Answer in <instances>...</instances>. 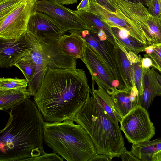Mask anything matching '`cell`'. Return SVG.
I'll return each mask as SVG.
<instances>
[{"mask_svg":"<svg viewBox=\"0 0 161 161\" xmlns=\"http://www.w3.org/2000/svg\"><path fill=\"white\" fill-rule=\"evenodd\" d=\"M91 91L83 69L49 68L34 102L46 122L72 120Z\"/></svg>","mask_w":161,"mask_h":161,"instance_id":"cell-1","label":"cell"},{"mask_svg":"<svg viewBox=\"0 0 161 161\" xmlns=\"http://www.w3.org/2000/svg\"><path fill=\"white\" fill-rule=\"evenodd\" d=\"M27 33L38 40L47 41L57 39L65 32L47 14L34 10L30 18Z\"/></svg>","mask_w":161,"mask_h":161,"instance_id":"cell-11","label":"cell"},{"mask_svg":"<svg viewBox=\"0 0 161 161\" xmlns=\"http://www.w3.org/2000/svg\"><path fill=\"white\" fill-rule=\"evenodd\" d=\"M90 93L72 120L88 133L97 154L106 155L112 159L119 157L126 147L120 128L98 103L92 89Z\"/></svg>","mask_w":161,"mask_h":161,"instance_id":"cell-3","label":"cell"},{"mask_svg":"<svg viewBox=\"0 0 161 161\" xmlns=\"http://www.w3.org/2000/svg\"><path fill=\"white\" fill-rule=\"evenodd\" d=\"M63 159L57 154L53 152L51 153H45L39 157L30 159L29 161H63Z\"/></svg>","mask_w":161,"mask_h":161,"instance_id":"cell-28","label":"cell"},{"mask_svg":"<svg viewBox=\"0 0 161 161\" xmlns=\"http://www.w3.org/2000/svg\"><path fill=\"white\" fill-rule=\"evenodd\" d=\"M153 61L152 59L148 57L142 58V64L143 68H149L152 67Z\"/></svg>","mask_w":161,"mask_h":161,"instance_id":"cell-34","label":"cell"},{"mask_svg":"<svg viewBox=\"0 0 161 161\" xmlns=\"http://www.w3.org/2000/svg\"><path fill=\"white\" fill-rule=\"evenodd\" d=\"M138 92L136 87L120 91L111 96L117 110L123 118L138 105Z\"/></svg>","mask_w":161,"mask_h":161,"instance_id":"cell-18","label":"cell"},{"mask_svg":"<svg viewBox=\"0 0 161 161\" xmlns=\"http://www.w3.org/2000/svg\"><path fill=\"white\" fill-rule=\"evenodd\" d=\"M112 33L118 43L127 52H131L136 55L140 52H144L148 46L130 34L126 30L118 27H111Z\"/></svg>","mask_w":161,"mask_h":161,"instance_id":"cell-19","label":"cell"},{"mask_svg":"<svg viewBox=\"0 0 161 161\" xmlns=\"http://www.w3.org/2000/svg\"><path fill=\"white\" fill-rule=\"evenodd\" d=\"M157 70H158L159 71V72L161 74V69H158Z\"/></svg>","mask_w":161,"mask_h":161,"instance_id":"cell-43","label":"cell"},{"mask_svg":"<svg viewBox=\"0 0 161 161\" xmlns=\"http://www.w3.org/2000/svg\"><path fill=\"white\" fill-rule=\"evenodd\" d=\"M9 114L0 132V161H29L45 153V120L34 101L26 97Z\"/></svg>","mask_w":161,"mask_h":161,"instance_id":"cell-2","label":"cell"},{"mask_svg":"<svg viewBox=\"0 0 161 161\" xmlns=\"http://www.w3.org/2000/svg\"><path fill=\"white\" fill-rule=\"evenodd\" d=\"M145 57H148L150 58L153 61V64L152 67L157 69H161V58L160 57L154 52H153L147 55H144Z\"/></svg>","mask_w":161,"mask_h":161,"instance_id":"cell-29","label":"cell"},{"mask_svg":"<svg viewBox=\"0 0 161 161\" xmlns=\"http://www.w3.org/2000/svg\"><path fill=\"white\" fill-rule=\"evenodd\" d=\"M161 150V138L132 144L131 152L142 161H152L153 155Z\"/></svg>","mask_w":161,"mask_h":161,"instance_id":"cell-20","label":"cell"},{"mask_svg":"<svg viewBox=\"0 0 161 161\" xmlns=\"http://www.w3.org/2000/svg\"><path fill=\"white\" fill-rule=\"evenodd\" d=\"M127 52L132 65L134 85L138 91V96H140L142 93V58L140 55H136L131 52Z\"/></svg>","mask_w":161,"mask_h":161,"instance_id":"cell-23","label":"cell"},{"mask_svg":"<svg viewBox=\"0 0 161 161\" xmlns=\"http://www.w3.org/2000/svg\"><path fill=\"white\" fill-rule=\"evenodd\" d=\"M74 122H45L44 142L67 161H89L97 154L95 147L86 131Z\"/></svg>","mask_w":161,"mask_h":161,"instance_id":"cell-4","label":"cell"},{"mask_svg":"<svg viewBox=\"0 0 161 161\" xmlns=\"http://www.w3.org/2000/svg\"><path fill=\"white\" fill-rule=\"evenodd\" d=\"M153 45L154 46L153 52L161 58V44Z\"/></svg>","mask_w":161,"mask_h":161,"instance_id":"cell-36","label":"cell"},{"mask_svg":"<svg viewBox=\"0 0 161 161\" xmlns=\"http://www.w3.org/2000/svg\"><path fill=\"white\" fill-rule=\"evenodd\" d=\"M159 2L160 6V14L161 15V0H159Z\"/></svg>","mask_w":161,"mask_h":161,"instance_id":"cell-41","label":"cell"},{"mask_svg":"<svg viewBox=\"0 0 161 161\" xmlns=\"http://www.w3.org/2000/svg\"><path fill=\"white\" fill-rule=\"evenodd\" d=\"M128 1L135 3V0H125Z\"/></svg>","mask_w":161,"mask_h":161,"instance_id":"cell-42","label":"cell"},{"mask_svg":"<svg viewBox=\"0 0 161 161\" xmlns=\"http://www.w3.org/2000/svg\"><path fill=\"white\" fill-rule=\"evenodd\" d=\"M36 1L39 0H36ZM62 5L72 4L76 3L78 0H50Z\"/></svg>","mask_w":161,"mask_h":161,"instance_id":"cell-35","label":"cell"},{"mask_svg":"<svg viewBox=\"0 0 161 161\" xmlns=\"http://www.w3.org/2000/svg\"><path fill=\"white\" fill-rule=\"evenodd\" d=\"M86 42L92 47L111 71L121 90L126 88L120 75L116 59L115 47L107 40H101L94 33L86 30L80 33Z\"/></svg>","mask_w":161,"mask_h":161,"instance_id":"cell-12","label":"cell"},{"mask_svg":"<svg viewBox=\"0 0 161 161\" xmlns=\"http://www.w3.org/2000/svg\"><path fill=\"white\" fill-rule=\"evenodd\" d=\"M30 96L28 90L26 91L13 90L0 91V109L4 111L10 109Z\"/></svg>","mask_w":161,"mask_h":161,"instance_id":"cell-22","label":"cell"},{"mask_svg":"<svg viewBox=\"0 0 161 161\" xmlns=\"http://www.w3.org/2000/svg\"><path fill=\"white\" fill-rule=\"evenodd\" d=\"M34 10L46 14L57 23L65 32L80 33L88 30L85 22L74 10L50 0L36 1Z\"/></svg>","mask_w":161,"mask_h":161,"instance_id":"cell-8","label":"cell"},{"mask_svg":"<svg viewBox=\"0 0 161 161\" xmlns=\"http://www.w3.org/2000/svg\"><path fill=\"white\" fill-rule=\"evenodd\" d=\"M20 69L28 83L33 80L36 70V65L31 53L26 55L18 61L14 65Z\"/></svg>","mask_w":161,"mask_h":161,"instance_id":"cell-24","label":"cell"},{"mask_svg":"<svg viewBox=\"0 0 161 161\" xmlns=\"http://www.w3.org/2000/svg\"><path fill=\"white\" fill-rule=\"evenodd\" d=\"M153 47L154 46L153 45L148 46L145 49V52L146 53V54L147 55H148L152 53L153 51Z\"/></svg>","mask_w":161,"mask_h":161,"instance_id":"cell-38","label":"cell"},{"mask_svg":"<svg viewBox=\"0 0 161 161\" xmlns=\"http://www.w3.org/2000/svg\"><path fill=\"white\" fill-rule=\"evenodd\" d=\"M58 41L59 47L65 54L82 60L85 41L80 33L65 34L59 37Z\"/></svg>","mask_w":161,"mask_h":161,"instance_id":"cell-16","label":"cell"},{"mask_svg":"<svg viewBox=\"0 0 161 161\" xmlns=\"http://www.w3.org/2000/svg\"><path fill=\"white\" fill-rule=\"evenodd\" d=\"M147 111L138 105L123 118L120 128L129 142L139 144L150 140L155 135V128Z\"/></svg>","mask_w":161,"mask_h":161,"instance_id":"cell-6","label":"cell"},{"mask_svg":"<svg viewBox=\"0 0 161 161\" xmlns=\"http://www.w3.org/2000/svg\"><path fill=\"white\" fill-rule=\"evenodd\" d=\"M27 34L35 46L31 54L36 65V70L33 80L28 83V89L30 95L34 96L49 68L75 69L77 59L62 51L58 39L40 41L28 33Z\"/></svg>","mask_w":161,"mask_h":161,"instance_id":"cell-5","label":"cell"},{"mask_svg":"<svg viewBox=\"0 0 161 161\" xmlns=\"http://www.w3.org/2000/svg\"><path fill=\"white\" fill-rule=\"evenodd\" d=\"M97 3L109 11L116 14L117 10L110 0H96Z\"/></svg>","mask_w":161,"mask_h":161,"instance_id":"cell-30","label":"cell"},{"mask_svg":"<svg viewBox=\"0 0 161 161\" xmlns=\"http://www.w3.org/2000/svg\"><path fill=\"white\" fill-rule=\"evenodd\" d=\"M36 0H24L16 9L0 21V39L15 40L27 33Z\"/></svg>","mask_w":161,"mask_h":161,"instance_id":"cell-9","label":"cell"},{"mask_svg":"<svg viewBox=\"0 0 161 161\" xmlns=\"http://www.w3.org/2000/svg\"><path fill=\"white\" fill-rule=\"evenodd\" d=\"M35 47L27 34L15 40L0 39V67L11 68L23 57L31 53Z\"/></svg>","mask_w":161,"mask_h":161,"instance_id":"cell-10","label":"cell"},{"mask_svg":"<svg viewBox=\"0 0 161 161\" xmlns=\"http://www.w3.org/2000/svg\"><path fill=\"white\" fill-rule=\"evenodd\" d=\"M90 8V0H82L77 7L79 11H88Z\"/></svg>","mask_w":161,"mask_h":161,"instance_id":"cell-32","label":"cell"},{"mask_svg":"<svg viewBox=\"0 0 161 161\" xmlns=\"http://www.w3.org/2000/svg\"><path fill=\"white\" fill-rule=\"evenodd\" d=\"M157 78L158 81L160 85L161 88V75L159 74L157 72Z\"/></svg>","mask_w":161,"mask_h":161,"instance_id":"cell-39","label":"cell"},{"mask_svg":"<svg viewBox=\"0 0 161 161\" xmlns=\"http://www.w3.org/2000/svg\"><path fill=\"white\" fill-rule=\"evenodd\" d=\"M120 157L122 161H140L133 155L131 151H127L126 147L123 151Z\"/></svg>","mask_w":161,"mask_h":161,"instance_id":"cell-31","label":"cell"},{"mask_svg":"<svg viewBox=\"0 0 161 161\" xmlns=\"http://www.w3.org/2000/svg\"><path fill=\"white\" fill-rule=\"evenodd\" d=\"M147 10L152 16L161 18L159 0H148L145 3Z\"/></svg>","mask_w":161,"mask_h":161,"instance_id":"cell-27","label":"cell"},{"mask_svg":"<svg viewBox=\"0 0 161 161\" xmlns=\"http://www.w3.org/2000/svg\"><path fill=\"white\" fill-rule=\"evenodd\" d=\"M92 90L98 103L116 123L120 122L123 118L114 105L112 97L103 88L94 89L95 82L92 80Z\"/></svg>","mask_w":161,"mask_h":161,"instance_id":"cell-21","label":"cell"},{"mask_svg":"<svg viewBox=\"0 0 161 161\" xmlns=\"http://www.w3.org/2000/svg\"><path fill=\"white\" fill-rule=\"evenodd\" d=\"M110 1H112V0H110Z\"/></svg>","mask_w":161,"mask_h":161,"instance_id":"cell-44","label":"cell"},{"mask_svg":"<svg viewBox=\"0 0 161 161\" xmlns=\"http://www.w3.org/2000/svg\"><path fill=\"white\" fill-rule=\"evenodd\" d=\"M157 72L151 69L143 68L142 93L138 96V105L148 110L154 98L160 96L161 88L158 81Z\"/></svg>","mask_w":161,"mask_h":161,"instance_id":"cell-13","label":"cell"},{"mask_svg":"<svg viewBox=\"0 0 161 161\" xmlns=\"http://www.w3.org/2000/svg\"><path fill=\"white\" fill-rule=\"evenodd\" d=\"M28 82L25 79L1 78H0V91L13 90L26 91L28 89Z\"/></svg>","mask_w":161,"mask_h":161,"instance_id":"cell-25","label":"cell"},{"mask_svg":"<svg viewBox=\"0 0 161 161\" xmlns=\"http://www.w3.org/2000/svg\"><path fill=\"white\" fill-rule=\"evenodd\" d=\"M112 160L110 157L106 155L97 154L89 161H110Z\"/></svg>","mask_w":161,"mask_h":161,"instance_id":"cell-33","label":"cell"},{"mask_svg":"<svg viewBox=\"0 0 161 161\" xmlns=\"http://www.w3.org/2000/svg\"><path fill=\"white\" fill-rule=\"evenodd\" d=\"M152 161H161V150L153 155Z\"/></svg>","mask_w":161,"mask_h":161,"instance_id":"cell-37","label":"cell"},{"mask_svg":"<svg viewBox=\"0 0 161 161\" xmlns=\"http://www.w3.org/2000/svg\"><path fill=\"white\" fill-rule=\"evenodd\" d=\"M88 12L93 14L110 27L116 26L127 30L130 34L141 42L144 40L131 27L126 21L117 15L106 9L98 4L96 0H90V8Z\"/></svg>","mask_w":161,"mask_h":161,"instance_id":"cell-15","label":"cell"},{"mask_svg":"<svg viewBox=\"0 0 161 161\" xmlns=\"http://www.w3.org/2000/svg\"><path fill=\"white\" fill-rule=\"evenodd\" d=\"M74 11L85 22L88 27V30L96 34L100 39L108 41L115 48L119 47L112 33L111 27L106 23L89 12L77 10Z\"/></svg>","mask_w":161,"mask_h":161,"instance_id":"cell-14","label":"cell"},{"mask_svg":"<svg viewBox=\"0 0 161 161\" xmlns=\"http://www.w3.org/2000/svg\"><path fill=\"white\" fill-rule=\"evenodd\" d=\"M148 0H135V3H140L145 5L146 3Z\"/></svg>","mask_w":161,"mask_h":161,"instance_id":"cell-40","label":"cell"},{"mask_svg":"<svg viewBox=\"0 0 161 161\" xmlns=\"http://www.w3.org/2000/svg\"><path fill=\"white\" fill-rule=\"evenodd\" d=\"M24 0H0V21L17 8Z\"/></svg>","mask_w":161,"mask_h":161,"instance_id":"cell-26","label":"cell"},{"mask_svg":"<svg viewBox=\"0 0 161 161\" xmlns=\"http://www.w3.org/2000/svg\"><path fill=\"white\" fill-rule=\"evenodd\" d=\"M118 44L119 47L115 48L117 65L125 88L131 90L135 87L134 82L132 64L127 51L122 46Z\"/></svg>","mask_w":161,"mask_h":161,"instance_id":"cell-17","label":"cell"},{"mask_svg":"<svg viewBox=\"0 0 161 161\" xmlns=\"http://www.w3.org/2000/svg\"><path fill=\"white\" fill-rule=\"evenodd\" d=\"M82 60L98 87L104 89L111 96L121 90L109 69L94 49L85 41Z\"/></svg>","mask_w":161,"mask_h":161,"instance_id":"cell-7","label":"cell"}]
</instances>
